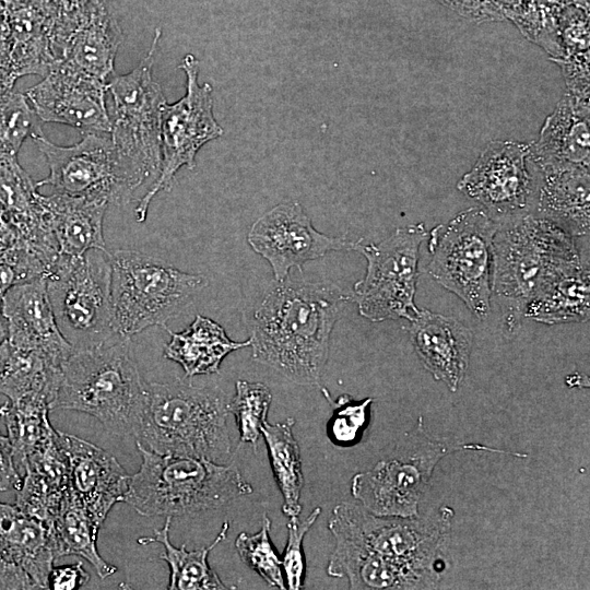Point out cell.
I'll return each mask as SVG.
<instances>
[{"label":"cell","instance_id":"cell-1","mask_svg":"<svg viewBox=\"0 0 590 590\" xmlns=\"http://www.w3.org/2000/svg\"><path fill=\"white\" fill-rule=\"evenodd\" d=\"M350 300L330 282H278L252 317V358L295 384L318 386L333 327Z\"/></svg>","mask_w":590,"mask_h":590},{"label":"cell","instance_id":"cell-2","mask_svg":"<svg viewBox=\"0 0 590 590\" xmlns=\"http://www.w3.org/2000/svg\"><path fill=\"white\" fill-rule=\"evenodd\" d=\"M229 400L216 386L146 382L133 432L135 442L162 455L225 463L232 453L227 428Z\"/></svg>","mask_w":590,"mask_h":590},{"label":"cell","instance_id":"cell-3","mask_svg":"<svg viewBox=\"0 0 590 590\" xmlns=\"http://www.w3.org/2000/svg\"><path fill=\"white\" fill-rule=\"evenodd\" d=\"M145 386L131 354L130 338L73 350L62 365L50 411L83 412L111 434L133 435Z\"/></svg>","mask_w":590,"mask_h":590},{"label":"cell","instance_id":"cell-4","mask_svg":"<svg viewBox=\"0 0 590 590\" xmlns=\"http://www.w3.org/2000/svg\"><path fill=\"white\" fill-rule=\"evenodd\" d=\"M142 462L129 475L123 502L145 517H179L217 509L253 492L235 464L162 455L137 444Z\"/></svg>","mask_w":590,"mask_h":590},{"label":"cell","instance_id":"cell-5","mask_svg":"<svg viewBox=\"0 0 590 590\" xmlns=\"http://www.w3.org/2000/svg\"><path fill=\"white\" fill-rule=\"evenodd\" d=\"M580 260L574 237L542 216L500 222L492 243V292L514 304L517 316L545 282Z\"/></svg>","mask_w":590,"mask_h":590},{"label":"cell","instance_id":"cell-6","mask_svg":"<svg viewBox=\"0 0 590 590\" xmlns=\"http://www.w3.org/2000/svg\"><path fill=\"white\" fill-rule=\"evenodd\" d=\"M110 262L115 327L122 338L152 326L165 328L209 282L135 250H115Z\"/></svg>","mask_w":590,"mask_h":590},{"label":"cell","instance_id":"cell-7","mask_svg":"<svg viewBox=\"0 0 590 590\" xmlns=\"http://www.w3.org/2000/svg\"><path fill=\"white\" fill-rule=\"evenodd\" d=\"M465 450H482L526 458V453L497 449L481 444L449 442L433 439L423 417L410 430L399 448V457L378 461L370 470L352 477V496L377 516L411 518L418 516L420 499L434 469L446 456Z\"/></svg>","mask_w":590,"mask_h":590},{"label":"cell","instance_id":"cell-8","mask_svg":"<svg viewBox=\"0 0 590 590\" xmlns=\"http://www.w3.org/2000/svg\"><path fill=\"white\" fill-rule=\"evenodd\" d=\"M453 517L448 506H441L429 516L403 518L377 516L359 504L342 502L333 508L328 529L423 575L437 587L445 570L441 548Z\"/></svg>","mask_w":590,"mask_h":590},{"label":"cell","instance_id":"cell-9","mask_svg":"<svg viewBox=\"0 0 590 590\" xmlns=\"http://www.w3.org/2000/svg\"><path fill=\"white\" fill-rule=\"evenodd\" d=\"M46 285L58 328L74 350L122 338L113 312L109 251L59 255Z\"/></svg>","mask_w":590,"mask_h":590},{"label":"cell","instance_id":"cell-10","mask_svg":"<svg viewBox=\"0 0 590 590\" xmlns=\"http://www.w3.org/2000/svg\"><path fill=\"white\" fill-rule=\"evenodd\" d=\"M156 28L146 56L131 72L107 82L113 98L110 137L133 188L151 185L161 170V110L166 103L152 67L161 37ZM150 185V186H151Z\"/></svg>","mask_w":590,"mask_h":590},{"label":"cell","instance_id":"cell-11","mask_svg":"<svg viewBox=\"0 0 590 590\" xmlns=\"http://www.w3.org/2000/svg\"><path fill=\"white\" fill-rule=\"evenodd\" d=\"M499 223L470 208L427 234L429 275L457 295L479 319L491 311L492 243Z\"/></svg>","mask_w":590,"mask_h":590},{"label":"cell","instance_id":"cell-12","mask_svg":"<svg viewBox=\"0 0 590 590\" xmlns=\"http://www.w3.org/2000/svg\"><path fill=\"white\" fill-rule=\"evenodd\" d=\"M427 234L418 223L397 228L378 244L361 240L356 251L365 257L367 267L351 295L362 317L374 322L402 318L410 322L417 316L418 256Z\"/></svg>","mask_w":590,"mask_h":590},{"label":"cell","instance_id":"cell-13","mask_svg":"<svg viewBox=\"0 0 590 590\" xmlns=\"http://www.w3.org/2000/svg\"><path fill=\"white\" fill-rule=\"evenodd\" d=\"M179 68L187 76L186 94L176 103L163 105L161 110V170L155 181L135 208L137 221H145L150 203L162 190H168L180 167L193 169L198 151L220 138L223 128L213 115L212 86L199 84V62L188 54Z\"/></svg>","mask_w":590,"mask_h":590},{"label":"cell","instance_id":"cell-14","mask_svg":"<svg viewBox=\"0 0 590 590\" xmlns=\"http://www.w3.org/2000/svg\"><path fill=\"white\" fill-rule=\"evenodd\" d=\"M70 146H60L43 132L32 137L46 157L49 174L35 182L50 186L56 192L97 197L109 203L129 202L135 189L114 145L110 133L86 132Z\"/></svg>","mask_w":590,"mask_h":590},{"label":"cell","instance_id":"cell-15","mask_svg":"<svg viewBox=\"0 0 590 590\" xmlns=\"http://www.w3.org/2000/svg\"><path fill=\"white\" fill-rule=\"evenodd\" d=\"M362 238L346 235L328 236L317 231L310 217L296 201L275 205L251 225L247 243L271 266L276 282L288 278L290 271H302L305 263L322 258L331 250H356Z\"/></svg>","mask_w":590,"mask_h":590},{"label":"cell","instance_id":"cell-16","mask_svg":"<svg viewBox=\"0 0 590 590\" xmlns=\"http://www.w3.org/2000/svg\"><path fill=\"white\" fill-rule=\"evenodd\" d=\"M529 155L528 144L493 141L457 188L480 202L498 223L527 214L533 194Z\"/></svg>","mask_w":590,"mask_h":590},{"label":"cell","instance_id":"cell-17","mask_svg":"<svg viewBox=\"0 0 590 590\" xmlns=\"http://www.w3.org/2000/svg\"><path fill=\"white\" fill-rule=\"evenodd\" d=\"M107 83L63 61L55 62L25 96L39 120L76 128L81 133H110Z\"/></svg>","mask_w":590,"mask_h":590},{"label":"cell","instance_id":"cell-18","mask_svg":"<svg viewBox=\"0 0 590 590\" xmlns=\"http://www.w3.org/2000/svg\"><path fill=\"white\" fill-rule=\"evenodd\" d=\"M122 42L121 28L105 0H93L69 12H59L54 33L57 61L108 82Z\"/></svg>","mask_w":590,"mask_h":590},{"label":"cell","instance_id":"cell-19","mask_svg":"<svg viewBox=\"0 0 590 590\" xmlns=\"http://www.w3.org/2000/svg\"><path fill=\"white\" fill-rule=\"evenodd\" d=\"M68 457L70 488L101 528L113 506L123 502L129 475L106 450L59 432Z\"/></svg>","mask_w":590,"mask_h":590},{"label":"cell","instance_id":"cell-20","mask_svg":"<svg viewBox=\"0 0 590 590\" xmlns=\"http://www.w3.org/2000/svg\"><path fill=\"white\" fill-rule=\"evenodd\" d=\"M1 312L7 321V339L11 343L38 350L62 365L73 352V346L56 322L46 278L11 286L3 296Z\"/></svg>","mask_w":590,"mask_h":590},{"label":"cell","instance_id":"cell-21","mask_svg":"<svg viewBox=\"0 0 590 590\" xmlns=\"http://www.w3.org/2000/svg\"><path fill=\"white\" fill-rule=\"evenodd\" d=\"M408 331L424 368L456 392L469 367L472 331L452 317L427 309H420Z\"/></svg>","mask_w":590,"mask_h":590},{"label":"cell","instance_id":"cell-22","mask_svg":"<svg viewBox=\"0 0 590 590\" xmlns=\"http://www.w3.org/2000/svg\"><path fill=\"white\" fill-rule=\"evenodd\" d=\"M9 24L12 51L8 72L16 80L46 75L57 62L54 33L58 8L50 0H0Z\"/></svg>","mask_w":590,"mask_h":590},{"label":"cell","instance_id":"cell-23","mask_svg":"<svg viewBox=\"0 0 590 590\" xmlns=\"http://www.w3.org/2000/svg\"><path fill=\"white\" fill-rule=\"evenodd\" d=\"M331 533L335 545L327 565V574L335 578H347L350 589L436 588L423 575L384 558L352 538L339 532Z\"/></svg>","mask_w":590,"mask_h":590},{"label":"cell","instance_id":"cell-24","mask_svg":"<svg viewBox=\"0 0 590 590\" xmlns=\"http://www.w3.org/2000/svg\"><path fill=\"white\" fill-rule=\"evenodd\" d=\"M39 202L60 255L81 256L91 249H106L103 235L109 205L106 199L55 192L39 193Z\"/></svg>","mask_w":590,"mask_h":590},{"label":"cell","instance_id":"cell-25","mask_svg":"<svg viewBox=\"0 0 590 590\" xmlns=\"http://www.w3.org/2000/svg\"><path fill=\"white\" fill-rule=\"evenodd\" d=\"M529 160L541 167L589 166L588 96L566 94L546 119Z\"/></svg>","mask_w":590,"mask_h":590},{"label":"cell","instance_id":"cell-26","mask_svg":"<svg viewBox=\"0 0 590 590\" xmlns=\"http://www.w3.org/2000/svg\"><path fill=\"white\" fill-rule=\"evenodd\" d=\"M55 559L49 526L0 502V562L23 569L37 589H48Z\"/></svg>","mask_w":590,"mask_h":590},{"label":"cell","instance_id":"cell-27","mask_svg":"<svg viewBox=\"0 0 590 590\" xmlns=\"http://www.w3.org/2000/svg\"><path fill=\"white\" fill-rule=\"evenodd\" d=\"M538 211L573 236L589 234V166L567 165L539 168Z\"/></svg>","mask_w":590,"mask_h":590},{"label":"cell","instance_id":"cell-28","mask_svg":"<svg viewBox=\"0 0 590 590\" xmlns=\"http://www.w3.org/2000/svg\"><path fill=\"white\" fill-rule=\"evenodd\" d=\"M523 315L551 326L587 321L590 316L588 261L573 263L545 282L524 305Z\"/></svg>","mask_w":590,"mask_h":590},{"label":"cell","instance_id":"cell-29","mask_svg":"<svg viewBox=\"0 0 590 590\" xmlns=\"http://www.w3.org/2000/svg\"><path fill=\"white\" fill-rule=\"evenodd\" d=\"M164 356L179 364L186 377L219 373L222 361L232 352L250 346V339L238 342L228 338L216 321L197 315L182 331L173 332Z\"/></svg>","mask_w":590,"mask_h":590},{"label":"cell","instance_id":"cell-30","mask_svg":"<svg viewBox=\"0 0 590 590\" xmlns=\"http://www.w3.org/2000/svg\"><path fill=\"white\" fill-rule=\"evenodd\" d=\"M62 364L43 352L11 343L0 344V393L10 401L44 398L49 408L61 378Z\"/></svg>","mask_w":590,"mask_h":590},{"label":"cell","instance_id":"cell-31","mask_svg":"<svg viewBox=\"0 0 590 590\" xmlns=\"http://www.w3.org/2000/svg\"><path fill=\"white\" fill-rule=\"evenodd\" d=\"M56 558L76 555L86 559L98 577L106 579L117 571L98 553L96 541L99 527L79 502L71 488L49 523Z\"/></svg>","mask_w":590,"mask_h":590},{"label":"cell","instance_id":"cell-32","mask_svg":"<svg viewBox=\"0 0 590 590\" xmlns=\"http://www.w3.org/2000/svg\"><path fill=\"white\" fill-rule=\"evenodd\" d=\"M172 518L167 517L163 528L155 529L154 535L142 536L139 544L161 543L164 553L160 556L169 566L168 590H226L228 589L220 579L217 574L208 563L209 553L223 542L228 533V521L223 522L222 528L208 545L193 551H188L186 544L176 547L169 540V528Z\"/></svg>","mask_w":590,"mask_h":590},{"label":"cell","instance_id":"cell-33","mask_svg":"<svg viewBox=\"0 0 590 590\" xmlns=\"http://www.w3.org/2000/svg\"><path fill=\"white\" fill-rule=\"evenodd\" d=\"M295 420L283 423L264 422L261 433L267 446L272 473L283 496L282 511L288 518L302 511L300 493L304 485L299 445L293 434Z\"/></svg>","mask_w":590,"mask_h":590},{"label":"cell","instance_id":"cell-34","mask_svg":"<svg viewBox=\"0 0 590 590\" xmlns=\"http://www.w3.org/2000/svg\"><path fill=\"white\" fill-rule=\"evenodd\" d=\"M49 411L48 400L36 397L8 400L0 406V418L7 427L14 461L22 476L26 459L51 441L58 433L49 422Z\"/></svg>","mask_w":590,"mask_h":590},{"label":"cell","instance_id":"cell-35","mask_svg":"<svg viewBox=\"0 0 590 590\" xmlns=\"http://www.w3.org/2000/svg\"><path fill=\"white\" fill-rule=\"evenodd\" d=\"M38 132L39 119L25 94L0 92V160L17 156L23 142Z\"/></svg>","mask_w":590,"mask_h":590},{"label":"cell","instance_id":"cell-36","mask_svg":"<svg viewBox=\"0 0 590 590\" xmlns=\"http://www.w3.org/2000/svg\"><path fill=\"white\" fill-rule=\"evenodd\" d=\"M271 401V390L263 382L243 379L236 381L235 394L229 400L228 410L235 417L240 442L251 444L255 451L262 435V426L268 421Z\"/></svg>","mask_w":590,"mask_h":590},{"label":"cell","instance_id":"cell-37","mask_svg":"<svg viewBox=\"0 0 590 590\" xmlns=\"http://www.w3.org/2000/svg\"><path fill=\"white\" fill-rule=\"evenodd\" d=\"M270 532L271 520L264 514L260 530L251 535L240 532L235 540V548L241 562L255 570L270 587L284 590L286 587L282 574V560L272 545Z\"/></svg>","mask_w":590,"mask_h":590},{"label":"cell","instance_id":"cell-38","mask_svg":"<svg viewBox=\"0 0 590 590\" xmlns=\"http://www.w3.org/2000/svg\"><path fill=\"white\" fill-rule=\"evenodd\" d=\"M321 391L329 402L332 414L327 424L329 439L337 446L350 447L362 437L369 421L373 398L356 401L350 394H341L333 400L326 388Z\"/></svg>","mask_w":590,"mask_h":590},{"label":"cell","instance_id":"cell-39","mask_svg":"<svg viewBox=\"0 0 590 590\" xmlns=\"http://www.w3.org/2000/svg\"><path fill=\"white\" fill-rule=\"evenodd\" d=\"M320 514V507H316L303 521H300L298 517L288 518L286 524L287 542L281 558L282 568L286 576V589L288 590H299L304 588L306 566L303 541Z\"/></svg>","mask_w":590,"mask_h":590},{"label":"cell","instance_id":"cell-40","mask_svg":"<svg viewBox=\"0 0 590 590\" xmlns=\"http://www.w3.org/2000/svg\"><path fill=\"white\" fill-rule=\"evenodd\" d=\"M90 580L88 573L81 562L71 565L52 567L48 576V589L76 590Z\"/></svg>","mask_w":590,"mask_h":590},{"label":"cell","instance_id":"cell-41","mask_svg":"<svg viewBox=\"0 0 590 590\" xmlns=\"http://www.w3.org/2000/svg\"><path fill=\"white\" fill-rule=\"evenodd\" d=\"M22 477L14 461L11 442L8 436L0 434V491L16 492L22 484Z\"/></svg>","mask_w":590,"mask_h":590},{"label":"cell","instance_id":"cell-42","mask_svg":"<svg viewBox=\"0 0 590 590\" xmlns=\"http://www.w3.org/2000/svg\"><path fill=\"white\" fill-rule=\"evenodd\" d=\"M23 244L16 231L9 222L5 213L0 208V261L8 262L11 252L16 246Z\"/></svg>","mask_w":590,"mask_h":590},{"label":"cell","instance_id":"cell-43","mask_svg":"<svg viewBox=\"0 0 590 590\" xmlns=\"http://www.w3.org/2000/svg\"><path fill=\"white\" fill-rule=\"evenodd\" d=\"M12 42L9 24L0 2V69L7 70L10 66Z\"/></svg>","mask_w":590,"mask_h":590},{"label":"cell","instance_id":"cell-44","mask_svg":"<svg viewBox=\"0 0 590 590\" xmlns=\"http://www.w3.org/2000/svg\"><path fill=\"white\" fill-rule=\"evenodd\" d=\"M60 12H69L78 9L93 0H50Z\"/></svg>","mask_w":590,"mask_h":590},{"label":"cell","instance_id":"cell-45","mask_svg":"<svg viewBox=\"0 0 590 590\" xmlns=\"http://www.w3.org/2000/svg\"><path fill=\"white\" fill-rule=\"evenodd\" d=\"M15 81L7 70L0 69V92L13 88Z\"/></svg>","mask_w":590,"mask_h":590},{"label":"cell","instance_id":"cell-46","mask_svg":"<svg viewBox=\"0 0 590 590\" xmlns=\"http://www.w3.org/2000/svg\"><path fill=\"white\" fill-rule=\"evenodd\" d=\"M7 334H8L7 321L4 317L0 315V344L7 338Z\"/></svg>","mask_w":590,"mask_h":590},{"label":"cell","instance_id":"cell-47","mask_svg":"<svg viewBox=\"0 0 590 590\" xmlns=\"http://www.w3.org/2000/svg\"><path fill=\"white\" fill-rule=\"evenodd\" d=\"M2 315V314H1Z\"/></svg>","mask_w":590,"mask_h":590}]
</instances>
